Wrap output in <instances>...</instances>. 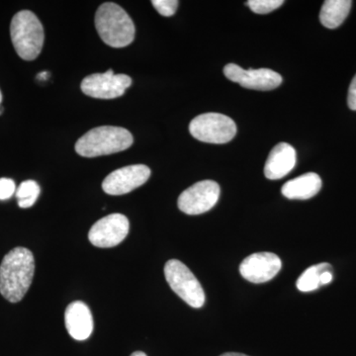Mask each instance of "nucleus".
Instances as JSON below:
<instances>
[{
    "label": "nucleus",
    "instance_id": "f257e3e1",
    "mask_svg": "<svg viewBox=\"0 0 356 356\" xmlns=\"http://www.w3.org/2000/svg\"><path fill=\"white\" fill-rule=\"evenodd\" d=\"M35 259L31 250L15 248L3 257L0 266V293L11 303L24 298L32 284Z\"/></svg>",
    "mask_w": 356,
    "mask_h": 356
},
{
    "label": "nucleus",
    "instance_id": "f03ea898",
    "mask_svg": "<svg viewBox=\"0 0 356 356\" xmlns=\"http://www.w3.org/2000/svg\"><path fill=\"white\" fill-rule=\"evenodd\" d=\"M95 27L100 38L113 48H124L135 39V25L129 14L118 4L106 2L97 9Z\"/></svg>",
    "mask_w": 356,
    "mask_h": 356
},
{
    "label": "nucleus",
    "instance_id": "7ed1b4c3",
    "mask_svg": "<svg viewBox=\"0 0 356 356\" xmlns=\"http://www.w3.org/2000/svg\"><path fill=\"white\" fill-rule=\"evenodd\" d=\"M132 134L126 129L102 126L88 131L77 140L76 151L84 158L120 153L132 146Z\"/></svg>",
    "mask_w": 356,
    "mask_h": 356
},
{
    "label": "nucleus",
    "instance_id": "20e7f679",
    "mask_svg": "<svg viewBox=\"0 0 356 356\" xmlns=\"http://www.w3.org/2000/svg\"><path fill=\"white\" fill-rule=\"evenodd\" d=\"M11 40L16 53L25 60L38 58L43 49L44 33L38 17L29 10L16 13L11 21Z\"/></svg>",
    "mask_w": 356,
    "mask_h": 356
},
{
    "label": "nucleus",
    "instance_id": "39448f33",
    "mask_svg": "<svg viewBox=\"0 0 356 356\" xmlns=\"http://www.w3.org/2000/svg\"><path fill=\"white\" fill-rule=\"evenodd\" d=\"M165 276L172 291L192 308H201L205 293L197 278L181 261L170 259L165 266Z\"/></svg>",
    "mask_w": 356,
    "mask_h": 356
},
{
    "label": "nucleus",
    "instance_id": "423d86ee",
    "mask_svg": "<svg viewBox=\"0 0 356 356\" xmlns=\"http://www.w3.org/2000/svg\"><path fill=\"white\" fill-rule=\"evenodd\" d=\"M189 132L201 142L208 144H226L234 139L236 125L233 119L220 113H205L194 118Z\"/></svg>",
    "mask_w": 356,
    "mask_h": 356
},
{
    "label": "nucleus",
    "instance_id": "0eeeda50",
    "mask_svg": "<svg viewBox=\"0 0 356 356\" xmlns=\"http://www.w3.org/2000/svg\"><path fill=\"white\" fill-rule=\"evenodd\" d=\"M220 193L221 189L217 182L202 180L180 194L178 208L187 215L203 214L216 205Z\"/></svg>",
    "mask_w": 356,
    "mask_h": 356
},
{
    "label": "nucleus",
    "instance_id": "6e6552de",
    "mask_svg": "<svg viewBox=\"0 0 356 356\" xmlns=\"http://www.w3.org/2000/svg\"><path fill=\"white\" fill-rule=\"evenodd\" d=\"M132 84V79L126 74H115L113 70L104 74L86 76L81 84L84 95L98 99H114L121 97Z\"/></svg>",
    "mask_w": 356,
    "mask_h": 356
},
{
    "label": "nucleus",
    "instance_id": "1a4fd4ad",
    "mask_svg": "<svg viewBox=\"0 0 356 356\" xmlns=\"http://www.w3.org/2000/svg\"><path fill=\"white\" fill-rule=\"evenodd\" d=\"M128 218L122 214L108 215L95 222L89 231V242L95 247L113 248L125 240L129 233Z\"/></svg>",
    "mask_w": 356,
    "mask_h": 356
},
{
    "label": "nucleus",
    "instance_id": "9d476101",
    "mask_svg": "<svg viewBox=\"0 0 356 356\" xmlns=\"http://www.w3.org/2000/svg\"><path fill=\"white\" fill-rule=\"evenodd\" d=\"M224 74L229 81L254 90H273L282 83L280 74L269 69L247 70L238 65L229 64L224 67Z\"/></svg>",
    "mask_w": 356,
    "mask_h": 356
},
{
    "label": "nucleus",
    "instance_id": "9b49d317",
    "mask_svg": "<svg viewBox=\"0 0 356 356\" xmlns=\"http://www.w3.org/2000/svg\"><path fill=\"white\" fill-rule=\"evenodd\" d=\"M151 170L145 165H134L119 168L110 173L102 182V188L109 195H123L146 184Z\"/></svg>",
    "mask_w": 356,
    "mask_h": 356
},
{
    "label": "nucleus",
    "instance_id": "f8f14e48",
    "mask_svg": "<svg viewBox=\"0 0 356 356\" xmlns=\"http://www.w3.org/2000/svg\"><path fill=\"white\" fill-rule=\"evenodd\" d=\"M281 261L277 255L271 252H259L243 259L240 266V273L245 280L252 283L267 282L280 273Z\"/></svg>",
    "mask_w": 356,
    "mask_h": 356
},
{
    "label": "nucleus",
    "instance_id": "ddd939ff",
    "mask_svg": "<svg viewBox=\"0 0 356 356\" xmlns=\"http://www.w3.org/2000/svg\"><path fill=\"white\" fill-rule=\"evenodd\" d=\"M65 323L70 336L76 341H86L92 334V314L83 302H72L67 306Z\"/></svg>",
    "mask_w": 356,
    "mask_h": 356
},
{
    "label": "nucleus",
    "instance_id": "4468645a",
    "mask_svg": "<svg viewBox=\"0 0 356 356\" xmlns=\"http://www.w3.org/2000/svg\"><path fill=\"white\" fill-rule=\"evenodd\" d=\"M295 165L296 151L294 147L287 143H280L269 154L264 166V175L268 179H281L291 172Z\"/></svg>",
    "mask_w": 356,
    "mask_h": 356
},
{
    "label": "nucleus",
    "instance_id": "2eb2a0df",
    "mask_svg": "<svg viewBox=\"0 0 356 356\" xmlns=\"http://www.w3.org/2000/svg\"><path fill=\"white\" fill-rule=\"evenodd\" d=\"M322 188V179L317 173L308 172L289 180L283 185L282 194L291 200H308Z\"/></svg>",
    "mask_w": 356,
    "mask_h": 356
},
{
    "label": "nucleus",
    "instance_id": "dca6fc26",
    "mask_svg": "<svg viewBox=\"0 0 356 356\" xmlns=\"http://www.w3.org/2000/svg\"><path fill=\"white\" fill-rule=\"evenodd\" d=\"M350 0H327L323 4L320 13L321 23L329 29H336L343 24L350 14Z\"/></svg>",
    "mask_w": 356,
    "mask_h": 356
},
{
    "label": "nucleus",
    "instance_id": "f3484780",
    "mask_svg": "<svg viewBox=\"0 0 356 356\" xmlns=\"http://www.w3.org/2000/svg\"><path fill=\"white\" fill-rule=\"evenodd\" d=\"M329 264H321L311 266L300 276L296 286L301 292H312L321 287L320 276L325 270H331Z\"/></svg>",
    "mask_w": 356,
    "mask_h": 356
},
{
    "label": "nucleus",
    "instance_id": "a211bd4d",
    "mask_svg": "<svg viewBox=\"0 0 356 356\" xmlns=\"http://www.w3.org/2000/svg\"><path fill=\"white\" fill-rule=\"evenodd\" d=\"M40 195V186L34 180H26L16 191L18 205L23 209L32 207Z\"/></svg>",
    "mask_w": 356,
    "mask_h": 356
},
{
    "label": "nucleus",
    "instance_id": "6ab92c4d",
    "mask_svg": "<svg viewBox=\"0 0 356 356\" xmlns=\"http://www.w3.org/2000/svg\"><path fill=\"white\" fill-rule=\"evenodd\" d=\"M283 3V0H250L247 4L254 13L267 14L280 8Z\"/></svg>",
    "mask_w": 356,
    "mask_h": 356
},
{
    "label": "nucleus",
    "instance_id": "aec40b11",
    "mask_svg": "<svg viewBox=\"0 0 356 356\" xmlns=\"http://www.w3.org/2000/svg\"><path fill=\"white\" fill-rule=\"evenodd\" d=\"M178 3L179 2L177 0H153L152 1V4L158 13L165 17H170L177 13Z\"/></svg>",
    "mask_w": 356,
    "mask_h": 356
},
{
    "label": "nucleus",
    "instance_id": "412c9836",
    "mask_svg": "<svg viewBox=\"0 0 356 356\" xmlns=\"http://www.w3.org/2000/svg\"><path fill=\"white\" fill-rule=\"evenodd\" d=\"M16 193V185L10 178H0V200H7Z\"/></svg>",
    "mask_w": 356,
    "mask_h": 356
},
{
    "label": "nucleus",
    "instance_id": "4be33fe9",
    "mask_svg": "<svg viewBox=\"0 0 356 356\" xmlns=\"http://www.w3.org/2000/svg\"><path fill=\"white\" fill-rule=\"evenodd\" d=\"M348 104L351 110H356V74L348 89Z\"/></svg>",
    "mask_w": 356,
    "mask_h": 356
},
{
    "label": "nucleus",
    "instance_id": "5701e85b",
    "mask_svg": "<svg viewBox=\"0 0 356 356\" xmlns=\"http://www.w3.org/2000/svg\"><path fill=\"white\" fill-rule=\"evenodd\" d=\"M332 280V273L331 270H325L324 273L321 274L320 276V282H321V286H323V285H327L329 284V283H331Z\"/></svg>",
    "mask_w": 356,
    "mask_h": 356
},
{
    "label": "nucleus",
    "instance_id": "b1692460",
    "mask_svg": "<svg viewBox=\"0 0 356 356\" xmlns=\"http://www.w3.org/2000/svg\"><path fill=\"white\" fill-rule=\"evenodd\" d=\"M49 74L47 72H41V74H38V79L40 81H46L48 79Z\"/></svg>",
    "mask_w": 356,
    "mask_h": 356
},
{
    "label": "nucleus",
    "instance_id": "393cba45",
    "mask_svg": "<svg viewBox=\"0 0 356 356\" xmlns=\"http://www.w3.org/2000/svg\"><path fill=\"white\" fill-rule=\"evenodd\" d=\"M221 356H248L245 355H242V353H224Z\"/></svg>",
    "mask_w": 356,
    "mask_h": 356
},
{
    "label": "nucleus",
    "instance_id": "a878e982",
    "mask_svg": "<svg viewBox=\"0 0 356 356\" xmlns=\"http://www.w3.org/2000/svg\"><path fill=\"white\" fill-rule=\"evenodd\" d=\"M131 356H147V355L145 353H142V351H136Z\"/></svg>",
    "mask_w": 356,
    "mask_h": 356
},
{
    "label": "nucleus",
    "instance_id": "bb28decb",
    "mask_svg": "<svg viewBox=\"0 0 356 356\" xmlns=\"http://www.w3.org/2000/svg\"><path fill=\"white\" fill-rule=\"evenodd\" d=\"M1 102H2V93H1V91H0V104H1Z\"/></svg>",
    "mask_w": 356,
    "mask_h": 356
},
{
    "label": "nucleus",
    "instance_id": "cd10ccee",
    "mask_svg": "<svg viewBox=\"0 0 356 356\" xmlns=\"http://www.w3.org/2000/svg\"><path fill=\"white\" fill-rule=\"evenodd\" d=\"M2 111H3V108H2L1 106H0V115H1Z\"/></svg>",
    "mask_w": 356,
    "mask_h": 356
}]
</instances>
